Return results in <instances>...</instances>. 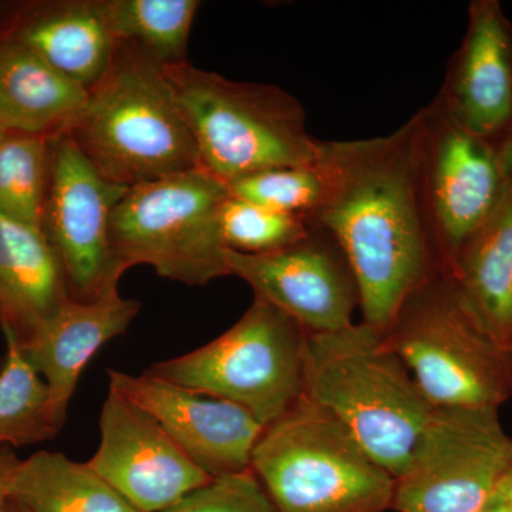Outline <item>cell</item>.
Masks as SVG:
<instances>
[{
    "mask_svg": "<svg viewBox=\"0 0 512 512\" xmlns=\"http://www.w3.org/2000/svg\"><path fill=\"white\" fill-rule=\"evenodd\" d=\"M414 119L390 136L322 141L323 200L313 220L342 248L363 322L386 330L403 303L443 274L417 178Z\"/></svg>",
    "mask_w": 512,
    "mask_h": 512,
    "instance_id": "cell-1",
    "label": "cell"
},
{
    "mask_svg": "<svg viewBox=\"0 0 512 512\" xmlns=\"http://www.w3.org/2000/svg\"><path fill=\"white\" fill-rule=\"evenodd\" d=\"M302 396L342 421L394 480L434 409L382 330L365 322L305 333Z\"/></svg>",
    "mask_w": 512,
    "mask_h": 512,
    "instance_id": "cell-2",
    "label": "cell"
},
{
    "mask_svg": "<svg viewBox=\"0 0 512 512\" xmlns=\"http://www.w3.org/2000/svg\"><path fill=\"white\" fill-rule=\"evenodd\" d=\"M66 134L101 177L123 187L200 168L164 67L128 43L117 42Z\"/></svg>",
    "mask_w": 512,
    "mask_h": 512,
    "instance_id": "cell-3",
    "label": "cell"
},
{
    "mask_svg": "<svg viewBox=\"0 0 512 512\" xmlns=\"http://www.w3.org/2000/svg\"><path fill=\"white\" fill-rule=\"evenodd\" d=\"M200 168L224 184L259 171L319 161L302 104L274 84L234 82L184 62L164 67Z\"/></svg>",
    "mask_w": 512,
    "mask_h": 512,
    "instance_id": "cell-4",
    "label": "cell"
},
{
    "mask_svg": "<svg viewBox=\"0 0 512 512\" xmlns=\"http://www.w3.org/2000/svg\"><path fill=\"white\" fill-rule=\"evenodd\" d=\"M251 470L276 512H386L394 478L332 413L301 397L264 427Z\"/></svg>",
    "mask_w": 512,
    "mask_h": 512,
    "instance_id": "cell-5",
    "label": "cell"
},
{
    "mask_svg": "<svg viewBox=\"0 0 512 512\" xmlns=\"http://www.w3.org/2000/svg\"><path fill=\"white\" fill-rule=\"evenodd\" d=\"M433 407H493L512 397V353L468 308L454 279L437 274L383 332Z\"/></svg>",
    "mask_w": 512,
    "mask_h": 512,
    "instance_id": "cell-6",
    "label": "cell"
},
{
    "mask_svg": "<svg viewBox=\"0 0 512 512\" xmlns=\"http://www.w3.org/2000/svg\"><path fill=\"white\" fill-rule=\"evenodd\" d=\"M305 333L281 309L254 296L227 332L144 373L235 404L266 427L302 397Z\"/></svg>",
    "mask_w": 512,
    "mask_h": 512,
    "instance_id": "cell-7",
    "label": "cell"
},
{
    "mask_svg": "<svg viewBox=\"0 0 512 512\" xmlns=\"http://www.w3.org/2000/svg\"><path fill=\"white\" fill-rule=\"evenodd\" d=\"M227 184L201 168L128 188L110 218V244L124 271L150 265L190 286L228 276L220 211Z\"/></svg>",
    "mask_w": 512,
    "mask_h": 512,
    "instance_id": "cell-8",
    "label": "cell"
},
{
    "mask_svg": "<svg viewBox=\"0 0 512 512\" xmlns=\"http://www.w3.org/2000/svg\"><path fill=\"white\" fill-rule=\"evenodd\" d=\"M512 457L493 407H434L409 463L394 480L397 512H480Z\"/></svg>",
    "mask_w": 512,
    "mask_h": 512,
    "instance_id": "cell-9",
    "label": "cell"
},
{
    "mask_svg": "<svg viewBox=\"0 0 512 512\" xmlns=\"http://www.w3.org/2000/svg\"><path fill=\"white\" fill-rule=\"evenodd\" d=\"M413 119L424 218L441 272L450 274L458 252L491 217L510 180L494 143L454 123L436 99Z\"/></svg>",
    "mask_w": 512,
    "mask_h": 512,
    "instance_id": "cell-10",
    "label": "cell"
},
{
    "mask_svg": "<svg viewBox=\"0 0 512 512\" xmlns=\"http://www.w3.org/2000/svg\"><path fill=\"white\" fill-rule=\"evenodd\" d=\"M127 190L101 177L66 133L50 138L40 231L59 258L73 301L93 302L119 292L126 271L111 248L110 218Z\"/></svg>",
    "mask_w": 512,
    "mask_h": 512,
    "instance_id": "cell-11",
    "label": "cell"
},
{
    "mask_svg": "<svg viewBox=\"0 0 512 512\" xmlns=\"http://www.w3.org/2000/svg\"><path fill=\"white\" fill-rule=\"evenodd\" d=\"M229 275L238 276L295 320L305 332L325 333L353 325L360 306L355 275L336 239L318 222L302 241L271 254L247 255L227 248Z\"/></svg>",
    "mask_w": 512,
    "mask_h": 512,
    "instance_id": "cell-12",
    "label": "cell"
},
{
    "mask_svg": "<svg viewBox=\"0 0 512 512\" xmlns=\"http://www.w3.org/2000/svg\"><path fill=\"white\" fill-rule=\"evenodd\" d=\"M87 464L140 512L170 510L212 480L153 416L111 390L101 407L100 444Z\"/></svg>",
    "mask_w": 512,
    "mask_h": 512,
    "instance_id": "cell-13",
    "label": "cell"
},
{
    "mask_svg": "<svg viewBox=\"0 0 512 512\" xmlns=\"http://www.w3.org/2000/svg\"><path fill=\"white\" fill-rule=\"evenodd\" d=\"M109 390L153 416L165 433L208 476L251 468L252 450L264 426L235 404L192 393L143 373L107 370Z\"/></svg>",
    "mask_w": 512,
    "mask_h": 512,
    "instance_id": "cell-14",
    "label": "cell"
},
{
    "mask_svg": "<svg viewBox=\"0 0 512 512\" xmlns=\"http://www.w3.org/2000/svg\"><path fill=\"white\" fill-rule=\"evenodd\" d=\"M436 100L454 123L491 143L512 127V23L497 0L470 3Z\"/></svg>",
    "mask_w": 512,
    "mask_h": 512,
    "instance_id": "cell-15",
    "label": "cell"
},
{
    "mask_svg": "<svg viewBox=\"0 0 512 512\" xmlns=\"http://www.w3.org/2000/svg\"><path fill=\"white\" fill-rule=\"evenodd\" d=\"M0 39L26 47L86 90L106 73L117 46L110 0L0 2Z\"/></svg>",
    "mask_w": 512,
    "mask_h": 512,
    "instance_id": "cell-16",
    "label": "cell"
},
{
    "mask_svg": "<svg viewBox=\"0 0 512 512\" xmlns=\"http://www.w3.org/2000/svg\"><path fill=\"white\" fill-rule=\"evenodd\" d=\"M140 308V302L123 298L119 292L93 302L70 299L28 339L19 340L29 362L49 387L63 424L84 367L107 342L126 333Z\"/></svg>",
    "mask_w": 512,
    "mask_h": 512,
    "instance_id": "cell-17",
    "label": "cell"
},
{
    "mask_svg": "<svg viewBox=\"0 0 512 512\" xmlns=\"http://www.w3.org/2000/svg\"><path fill=\"white\" fill-rule=\"evenodd\" d=\"M70 299L62 265L40 228L0 214V328L28 339Z\"/></svg>",
    "mask_w": 512,
    "mask_h": 512,
    "instance_id": "cell-18",
    "label": "cell"
},
{
    "mask_svg": "<svg viewBox=\"0 0 512 512\" xmlns=\"http://www.w3.org/2000/svg\"><path fill=\"white\" fill-rule=\"evenodd\" d=\"M87 90L26 47L0 39V131L53 138L66 133Z\"/></svg>",
    "mask_w": 512,
    "mask_h": 512,
    "instance_id": "cell-19",
    "label": "cell"
},
{
    "mask_svg": "<svg viewBox=\"0 0 512 512\" xmlns=\"http://www.w3.org/2000/svg\"><path fill=\"white\" fill-rule=\"evenodd\" d=\"M447 275L491 338L512 353V180Z\"/></svg>",
    "mask_w": 512,
    "mask_h": 512,
    "instance_id": "cell-20",
    "label": "cell"
},
{
    "mask_svg": "<svg viewBox=\"0 0 512 512\" xmlns=\"http://www.w3.org/2000/svg\"><path fill=\"white\" fill-rule=\"evenodd\" d=\"M3 493L28 512H140L89 464L50 451L16 461Z\"/></svg>",
    "mask_w": 512,
    "mask_h": 512,
    "instance_id": "cell-21",
    "label": "cell"
},
{
    "mask_svg": "<svg viewBox=\"0 0 512 512\" xmlns=\"http://www.w3.org/2000/svg\"><path fill=\"white\" fill-rule=\"evenodd\" d=\"M2 329L8 350L0 370V448L53 439L64 424L57 417L49 387L29 362L18 336Z\"/></svg>",
    "mask_w": 512,
    "mask_h": 512,
    "instance_id": "cell-22",
    "label": "cell"
},
{
    "mask_svg": "<svg viewBox=\"0 0 512 512\" xmlns=\"http://www.w3.org/2000/svg\"><path fill=\"white\" fill-rule=\"evenodd\" d=\"M198 0H110L117 42L128 43L161 67L187 62Z\"/></svg>",
    "mask_w": 512,
    "mask_h": 512,
    "instance_id": "cell-23",
    "label": "cell"
},
{
    "mask_svg": "<svg viewBox=\"0 0 512 512\" xmlns=\"http://www.w3.org/2000/svg\"><path fill=\"white\" fill-rule=\"evenodd\" d=\"M49 175L50 138H0V214L40 228Z\"/></svg>",
    "mask_w": 512,
    "mask_h": 512,
    "instance_id": "cell-24",
    "label": "cell"
},
{
    "mask_svg": "<svg viewBox=\"0 0 512 512\" xmlns=\"http://www.w3.org/2000/svg\"><path fill=\"white\" fill-rule=\"evenodd\" d=\"M315 221L282 214L239 200L229 194L220 211V228L225 247L239 254L262 255L281 251L302 241Z\"/></svg>",
    "mask_w": 512,
    "mask_h": 512,
    "instance_id": "cell-25",
    "label": "cell"
},
{
    "mask_svg": "<svg viewBox=\"0 0 512 512\" xmlns=\"http://www.w3.org/2000/svg\"><path fill=\"white\" fill-rule=\"evenodd\" d=\"M227 187L229 194L239 200L312 220L325 191L318 163L259 171L232 181Z\"/></svg>",
    "mask_w": 512,
    "mask_h": 512,
    "instance_id": "cell-26",
    "label": "cell"
},
{
    "mask_svg": "<svg viewBox=\"0 0 512 512\" xmlns=\"http://www.w3.org/2000/svg\"><path fill=\"white\" fill-rule=\"evenodd\" d=\"M164 512H276L251 468L212 478Z\"/></svg>",
    "mask_w": 512,
    "mask_h": 512,
    "instance_id": "cell-27",
    "label": "cell"
},
{
    "mask_svg": "<svg viewBox=\"0 0 512 512\" xmlns=\"http://www.w3.org/2000/svg\"><path fill=\"white\" fill-rule=\"evenodd\" d=\"M498 163L507 180H512V127L494 143Z\"/></svg>",
    "mask_w": 512,
    "mask_h": 512,
    "instance_id": "cell-28",
    "label": "cell"
},
{
    "mask_svg": "<svg viewBox=\"0 0 512 512\" xmlns=\"http://www.w3.org/2000/svg\"><path fill=\"white\" fill-rule=\"evenodd\" d=\"M497 494L500 495L501 500H503L507 511L512 512V457L510 466H508L507 473H505L503 481H501Z\"/></svg>",
    "mask_w": 512,
    "mask_h": 512,
    "instance_id": "cell-29",
    "label": "cell"
},
{
    "mask_svg": "<svg viewBox=\"0 0 512 512\" xmlns=\"http://www.w3.org/2000/svg\"><path fill=\"white\" fill-rule=\"evenodd\" d=\"M18 458L13 456L12 453L0 448V495H3V488H5L6 478L12 467L15 466Z\"/></svg>",
    "mask_w": 512,
    "mask_h": 512,
    "instance_id": "cell-30",
    "label": "cell"
},
{
    "mask_svg": "<svg viewBox=\"0 0 512 512\" xmlns=\"http://www.w3.org/2000/svg\"><path fill=\"white\" fill-rule=\"evenodd\" d=\"M0 512H28L25 508L20 507L18 503L10 500V498L6 497L5 493L0 495Z\"/></svg>",
    "mask_w": 512,
    "mask_h": 512,
    "instance_id": "cell-31",
    "label": "cell"
},
{
    "mask_svg": "<svg viewBox=\"0 0 512 512\" xmlns=\"http://www.w3.org/2000/svg\"><path fill=\"white\" fill-rule=\"evenodd\" d=\"M480 512H508L507 507H505V504L503 503V500H501L500 495L495 494V497L493 500L490 501L483 510Z\"/></svg>",
    "mask_w": 512,
    "mask_h": 512,
    "instance_id": "cell-32",
    "label": "cell"
},
{
    "mask_svg": "<svg viewBox=\"0 0 512 512\" xmlns=\"http://www.w3.org/2000/svg\"><path fill=\"white\" fill-rule=\"evenodd\" d=\"M5 136H6V134H3L2 131H0V138H3Z\"/></svg>",
    "mask_w": 512,
    "mask_h": 512,
    "instance_id": "cell-33",
    "label": "cell"
},
{
    "mask_svg": "<svg viewBox=\"0 0 512 512\" xmlns=\"http://www.w3.org/2000/svg\"><path fill=\"white\" fill-rule=\"evenodd\" d=\"M0 326H2V318H0Z\"/></svg>",
    "mask_w": 512,
    "mask_h": 512,
    "instance_id": "cell-34",
    "label": "cell"
},
{
    "mask_svg": "<svg viewBox=\"0 0 512 512\" xmlns=\"http://www.w3.org/2000/svg\"><path fill=\"white\" fill-rule=\"evenodd\" d=\"M0 318H2V315H0Z\"/></svg>",
    "mask_w": 512,
    "mask_h": 512,
    "instance_id": "cell-35",
    "label": "cell"
}]
</instances>
